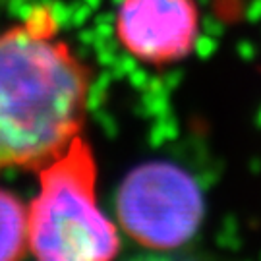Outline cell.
Returning a JSON list of instances; mask_svg holds the SVG:
<instances>
[{
  "mask_svg": "<svg viewBox=\"0 0 261 261\" xmlns=\"http://www.w3.org/2000/svg\"><path fill=\"white\" fill-rule=\"evenodd\" d=\"M116 217L143 248L170 252L190 244L205 219V196L196 176L172 161H147L124 176Z\"/></svg>",
  "mask_w": 261,
  "mask_h": 261,
  "instance_id": "obj_3",
  "label": "cell"
},
{
  "mask_svg": "<svg viewBox=\"0 0 261 261\" xmlns=\"http://www.w3.org/2000/svg\"><path fill=\"white\" fill-rule=\"evenodd\" d=\"M91 80L47 4L0 31V172L41 170L84 136Z\"/></svg>",
  "mask_w": 261,
  "mask_h": 261,
  "instance_id": "obj_1",
  "label": "cell"
},
{
  "mask_svg": "<svg viewBox=\"0 0 261 261\" xmlns=\"http://www.w3.org/2000/svg\"><path fill=\"white\" fill-rule=\"evenodd\" d=\"M29 252L35 261H114L118 228L97 199V163L84 136L39 170L28 207Z\"/></svg>",
  "mask_w": 261,
  "mask_h": 261,
  "instance_id": "obj_2",
  "label": "cell"
},
{
  "mask_svg": "<svg viewBox=\"0 0 261 261\" xmlns=\"http://www.w3.org/2000/svg\"><path fill=\"white\" fill-rule=\"evenodd\" d=\"M201 31L196 0H120L114 35L141 64L170 66L194 53Z\"/></svg>",
  "mask_w": 261,
  "mask_h": 261,
  "instance_id": "obj_4",
  "label": "cell"
},
{
  "mask_svg": "<svg viewBox=\"0 0 261 261\" xmlns=\"http://www.w3.org/2000/svg\"><path fill=\"white\" fill-rule=\"evenodd\" d=\"M28 250V207L16 194L0 188V261H23Z\"/></svg>",
  "mask_w": 261,
  "mask_h": 261,
  "instance_id": "obj_5",
  "label": "cell"
}]
</instances>
